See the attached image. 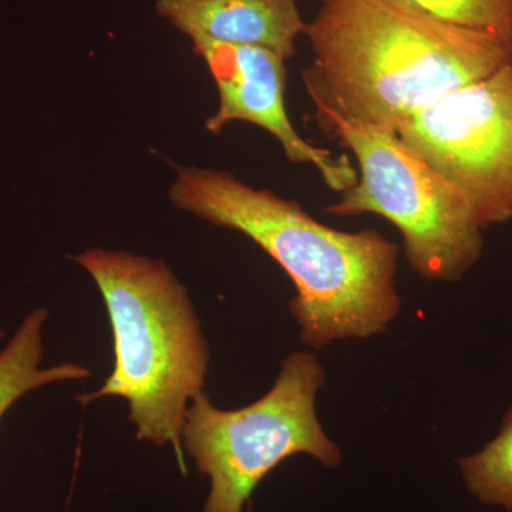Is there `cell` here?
Segmentation results:
<instances>
[{"label":"cell","instance_id":"obj_1","mask_svg":"<svg viewBox=\"0 0 512 512\" xmlns=\"http://www.w3.org/2000/svg\"><path fill=\"white\" fill-rule=\"evenodd\" d=\"M303 83L316 117L397 134L441 97L493 72L512 36L444 22L404 0H319Z\"/></svg>","mask_w":512,"mask_h":512},{"label":"cell","instance_id":"obj_2","mask_svg":"<svg viewBox=\"0 0 512 512\" xmlns=\"http://www.w3.org/2000/svg\"><path fill=\"white\" fill-rule=\"evenodd\" d=\"M170 198L215 227L247 235L284 268L295 285L289 309L305 345L322 349L340 339L370 338L399 315V247L379 232L330 228L298 202L211 168H177Z\"/></svg>","mask_w":512,"mask_h":512},{"label":"cell","instance_id":"obj_3","mask_svg":"<svg viewBox=\"0 0 512 512\" xmlns=\"http://www.w3.org/2000/svg\"><path fill=\"white\" fill-rule=\"evenodd\" d=\"M106 302L114 336L113 373L82 404L126 399L140 441L180 456L190 402L202 392L210 345L187 288L161 259L94 248L74 256Z\"/></svg>","mask_w":512,"mask_h":512},{"label":"cell","instance_id":"obj_4","mask_svg":"<svg viewBox=\"0 0 512 512\" xmlns=\"http://www.w3.org/2000/svg\"><path fill=\"white\" fill-rule=\"evenodd\" d=\"M325 382L318 357L293 352L272 389L247 407L218 409L204 390L191 400L183 446L211 480L202 512H242L259 481L296 454H308L328 468L339 466L342 451L316 414Z\"/></svg>","mask_w":512,"mask_h":512},{"label":"cell","instance_id":"obj_5","mask_svg":"<svg viewBox=\"0 0 512 512\" xmlns=\"http://www.w3.org/2000/svg\"><path fill=\"white\" fill-rule=\"evenodd\" d=\"M318 121L359 165V180L326 208L328 214L386 218L402 232L413 271L429 281H460L480 261L484 229L470 205L397 134L333 116Z\"/></svg>","mask_w":512,"mask_h":512},{"label":"cell","instance_id":"obj_6","mask_svg":"<svg viewBox=\"0 0 512 512\" xmlns=\"http://www.w3.org/2000/svg\"><path fill=\"white\" fill-rule=\"evenodd\" d=\"M397 136L463 195L481 229L512 220V50Z\"/></svg>","mask_w":512,"mask_h":512},{"label":"cell","instance_id":"obj_7","mask_svg":"<svg viewBox=\"0 0 512 512\" xmlns=\"http://www.w3.org/2000/svg\"><path fill=\"white\" fill-rule=\"evenodd\" d=\"M194 50L210 67L220 93L217 113L205 123L218 134L232 121H247L271 133L291 163L312 164L333 191H348L359 180L348 156L303 140L293 128L285 106L286 59L258 46H238L214 40H192Z\"/></svg>","mask_w":512,"mask_h":512},{"label":"cell","instance_id":"obj_8","mask_svg":"<svg viewBox=\"0 0 512 512\" xmlns=\"http://www.w3.org/2000/svg\"><path fill=\"white\" fill-rule=\"evenodd\" d=\"M156 8L191 40L265 47L286 60L306 29L296 0H157Z\"/></svg>","mask_w":512,"mask_h":512},{"label":"cell","instance_id":"obj_9","mask_svg":"<svg viewBox=\"0 0 512 512\" xmlns=\"http://www.w3.org/2000/svg\"><path fill=\"white\" fill-rule=\"evenodd\" d=\"M46 309H36L20 323L15 335L0 352V420L25 394L47 384L82 380L89 369L77 363L42 367L43 326ZM5 332L0 330V340Z\"/></svg>","mask_w":512,"mask_h":512},{"label":"cell","instance_id":"obj_10","mask_svg":"<svg viewBox=\"0 0 512 512\" xmlns=\"http://www.w3.org/2000/svg\"><path fill=\"white\" fill-rule=\"evenodd\" d=\"M468 491L487 505L512 512V406L500 431L476 454L458 460Z\"/></svg>","mask_w":512,"mask_h":512},{"label":"cell","instance_id":"obj_11","mask_svg":"<svg viewBox=\"0 0 512 512\" xmlns=\"http://www.w3.org/2000/svg\"><path fill=\"white\" fill-rule=\"evenodd\" d=\"M434 18L512 36V0H404Z\"/></svg>","mask_w":512,"mask_h":512}]
</instances>
